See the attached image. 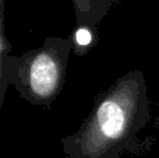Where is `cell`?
<instances>
[{
  "label": "cell",
  "mask_w": 159,
  "mask_h": 158,
  "mask_svg": "<svg viewBox=\"0 0 159 158\" xmlns=\"http://www.w3.org/2000/svg\"><path fill=\"white\" fill-rule=\"evenodd\" d=\"M151 118L148 86L141 70H130L96 97L74 133L61 139L67 158H120L140 147L137 134Z\"/></svg>",
  "instance_id": "cell-1"
},
{
  "label": "cell",
  "mask_w": 159,
  "mask_h": 158,
  "mask_svg": "<svg viewBox=\"0 0 159 158\" xmlns=\"http://www.w3.org/2000/svg\"><path fill=\"white\" fill-rule=\"evenodd\" d=\"M71 38L49 36L39 48L18 56L0 58L2 105L6 90L13 86L24 101L49 106L60 95L66 83Z\"/></svg>",
  "instance_id": "cell-2"
},
{
  "label": "cell",
  "mask_w": 159,
  "mask_h": 158,
  "mask_svg": "<svg viewBox=\"0 0 159 158\" xmlns=\"http://www.w3.org/2000/svg\"><path fill=\"white\" fill-rule=\"evenodd\" d=\"M120 0H71L77 25L96 27Z\"/></svg>",
  "instance_id": "cell-3"
},
{
  "label": "cell",
  "mask_w": 159,
  "mask_h": 158,
  "mask_svg": "<svg viewBox=\"0 0 159 158\" xmlns=\"http://www.w3.org/2000/svg\"><path fill=\"white\" fill-rule=\"evenodd\" d=\"M95 27H87V25H78L74 35L71 38L73 49L77 50V48H84V52H87L93 44V36H95Z\"/></svg>",
  "instance_id": "cell-4"
},
{
  "label": "cell",
  "mask_w": 159,
  "mask_h": 158,
  "mask_svg": "<svg viewBox=\"0 0 159 158\" xmlns=\"http://www.w3.org/2000/svg\"><path fill=\"white\" fill-rule=\"evenodd\" d=\"M155 128H157L158 132H159V116L157 118V120H155Z\"/></svg>",
  "instance_id": "cell-5"
},
{
  "label": "cell",
  "mask_w": 159,
  "mask_h": 158,
  "mask_svg": "<svg viewBox=\"0 0 159 158\" xmlns=\"http://www.w3.org/2000/svg\"><path fill=\"white\" fill-rule=\"evenodd\" d=\"M158 8H159V4H158Z\"/></svg>",
  "instance_id": "cell-6"
},
{
  "label": "cell",
  "mask_w": 159,
  "mask_h": 158,
  "mask_svg": "<svg viewBox=\"0 0 159 158\" xmlns=\"http://www.w3.org/2000/svg\"><path fill=\"white\" fill-rule=\"evenodd\" d=\"M120 158H121V157H120Z\"/></svg>",
  "instance_id": "cell-7"
}]
</instances>
